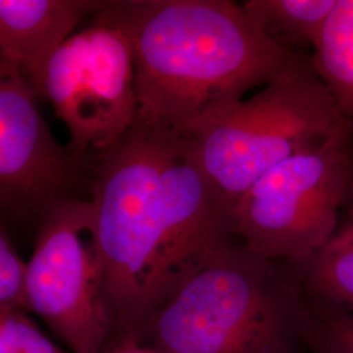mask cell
Returning <instances> with one entry per match:
<instances>
[{"instance_id":"6da1fadb","label":"cell","mask_w":353,"mask_h":353,"mask_svg":"<svg viewBox=\"0 0 353 353\" xmlns=\"http://www.w3.org/2000/svg\"><path fill=\"white\" fill-rule=\"evenodd\" d=\"M90 191L112 348L141 344L165 303L237 242L232 207L186 139L141 114L96 154Z\"/></svg>"},{"instance_id":"7a4b0ae2","label":"cell","mask_w":353,"mask_h":353,"mask_svg":"<svg viewBox=\"0 0 353 353\" xmlns=\"http://www.w3.org/2000/svg\"><path fill=\"white\" fill-rule=\"evenodd\" d=\"M108 10L131 41L139 114L181 137L303 58L229 0H125Z\"/></svg>"},{"instance_id":"3957f363","label":"cell","mask_w":353,"mask_h":353,"mask_svg":"<svg viewBox=\"0 0 353 353\" xmlns=\"http://www.w3.org/2000/svg\"><path fill=\"white\" fill-rule=\"evenodd\" d=\"M310 300L290 265L234 242L152 318L160 353H307Z\"/></svg>"},{"instance_id":"277c9868","label":"cell","mask_w":353,"mask_h":353,"mask_svg":"<svg viewBox=\"0 0 353 353\" xmlns=\"http://www.w3.org/2000/svg\"><path fill=\"white\" fill-rule=\"evenodd\" d=\"M353 127L303 57L183 137L230 207L268 170Z\"/></svg>"},{"instance_id":"5b68a950","label":"cell","mask_w":353,"mask_h":353,"mask_svg":"<svg viewBox=\"0 0 353 353\" xmlns=\"http://www.w3.org/2000/svg\"><path fill=\"white\" fill-rule=\"evenodd\" d=\"M353 176V127L276 165L232 207L234 236L271 262L299 267L339 229Z\"/></svg>"},{"instance_id":"8992f818","label":"cell","mask_w":353,"mask_h":353,"mask_svg":"<svg viewBox=\"0 0 353 353\" xmlns=\"http://www.w3.org/2000/svg\"><path fill=\"white\" fill-rule=\"evenodd\" d=\"M108 4L54 52L41 88L80 161L122 139L139 114L131 41Z\"/></svg>"},{"instance_id":"52a82bcc","label":"cell","mask_w":353,"mask_h":353,"mask_svg":"<svg viewBox=\"0 0 353 353\" xmlns=\"http://www.w3.org/2000/svg\"><path fill=\"white\" fill-rule=\"evenodd\" d=\"M26 312L34 313L72 353H108L112 328L102 300L90 201L49 204L26 265Z\"/></svg>"},{"instance_id":"ba28073f","label":"cell","mask_w":353,"mask_h":353,"mask_svg":"<svg viewBox=\"0 0 353 353\" xmlns=\"http://www.w3.org/2000/svg\"><path fill=\"white\" fill-rule=\"evenodd\" d=\"M33 84L0 55V214L72 196L81 164L58 143Z\"/></svg>"},{"instance_id":"9c48e42d","label":"cell","mask_w":353,"mask_h":353,"mask_svg":"<svg viewBox=\"0 0 353 353\" xmlns=\"http://www.w3.org/2000/svg\"><path fill=\"white\" fill-rule=\"evenodd\" d=\"M106 1L0 0V55L19 68L41 97L42 81L54 52L88 16Z\"/></svg>"},{"instance_id":"30bf717a","label":"cell","mask_w":353,"mask_h":353,"mask_svg":"<svg viewBox=\"0 0 353 353\" xmlns=\"http://www.w3.org/2000/svg\"><path fill=\"white\" fill-rule=\"evenodd\" d=\"M338 0H248L241 3L252 24L283 50L309 57Z\"/></svg>"},{"instance_id":"8fae6325","label":"cell","mask_w":353,"mask_h":353,"mask_svg":"<svg viewBox=\"0 0 353 353\" xmlns=\"http://www.w3.org/2000/svg\"><path fill=\"white\" fill-rule=\"evenodd\" d=\"M310 62L341 115L353 125V0H338Z\"/></svg>"},{"instance_id":"7c38bea8","label":"cell","mask_w":353,"mask_h":353,"mask_svg":"<svg viewBox=\"0 0 353 353\" xmlns=\"http://www.w3.org/2000/svg\"><path fill=\"white\" fill-rule=\"evenodd\" d=\"M312 301L353 310V224L347 221L306 263L290 267Z\"/></svg>"},{"instance_id":"4fadbf2b","label":"cell","mask_w":353,"mask_h":353,"mask_svg":"<svg viewBox=\"0 0 353 353\" xmlns=\"http://www.w3.org/2000/svg\"><path fill=\"white\" fill-rule=\"evenodd\" d=\"M307 353H353V310L310 300Z\"/></svg>"},{"instance_id":"5bb4252c","label":"cell","mask_w":353,"mask_h":353,"mask_svg":"<svg viewBox=\"0 0 353 353\" xmlns=\"http://www.w3.org/2000/svg\"><path fill=\"white\" fill-rule=\"evenodd\" d=\"M26 313L0 312V353H63Z\"/></svg>"},{"instance_id":"9a60e30c","label":"cell","mask_w":353,"mask_h":353,"mask_svg":"<svg viewBox=\"0 0 353 353\" xmlns=\"http://www.w3.org/2000/svg\"><path fill=\"white\" fill-rule=\"evenodd\" d=\"M26 262L17 255L0 223V312H26L24 278Z\"/></svg>"},{"instance_id":"2e32d148","label":"cell","mask_w":353,"mask_h":353,"mask_svg":"<svg viewBox=\"0 0 353 353\" xmlns=\"http://www.w3.org/2000/svg\"><path fill=\"white\" fill-rule=\"evenodd\" d=\"M108 353H160L145 344H122L112 348Z\"/></svg>"},{"instance_id":"e0dca14e","label":"cell","mask_w":353,"mask_h":353,"mask_svg":"<svg viewBox=\"0 0 353 353\" xmlns=\"http://www.w3.org/2000/svg\"><path fill=\"white\" fill-rule=\"evenodd\" d=\"M343 210L347 212L348 221L353 224V176L352 179H351V183H350V188H348L347 196H345V201H344Z\"/></svg>"}]
</instances>
